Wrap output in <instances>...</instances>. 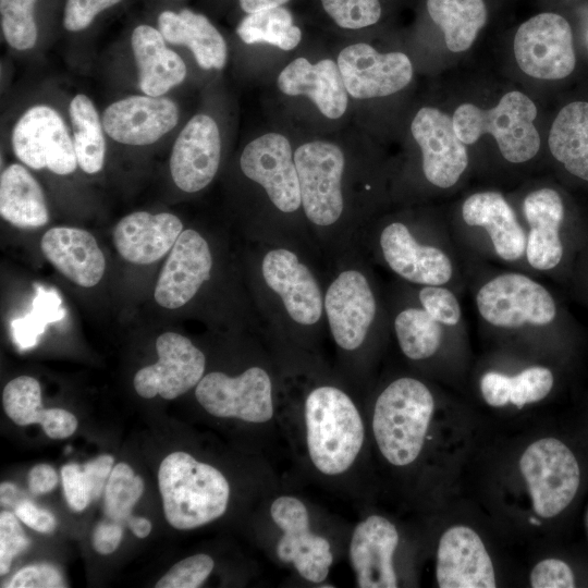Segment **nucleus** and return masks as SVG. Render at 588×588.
<instances>
[{
    "instance_id": "obj_11",
    "label": "nucleus",
    "mask_w": 588,
    "mask_h": 588,
    "mask_svg": "<svg viewBox=\"0 0 588 588\" xmlns=\"http://www.w3.org/2000/svg\"><path fill=\"white\" fill-rule=\"evenodd\" d=\"M270 515L283 531L275 548L279 560L292 563L304 579L322 583L333 554L329 541L310 531L306 505L295 497L281 495L272 502Z\"/></svg>"
},
{
    "instance_id": "obj_33",
    "label": "nucleus",
    "mask_w": 588,
    "mask_h": 588,
    "mask_svg": "<svg viewBox=\"0 0 588 588\" xmlns=\"http://www.w3.org/2000/svg\"><path fill=\"white\" fill-rule=\"evenodd\" d=\"M549 148L571 174L588 181L587 101H574L561 109L549 133Z\"/></svg>"
},
{
    "instance_id": "obj_29",
    "label": "nucleus",
    "mask_w": 588,
    "mask_h": 588,
    "mask_svg": "<svg viewBox=\"0 0 588 588\" xmlns=\"http://www.w3.org/2000/svg\"><path fill=\"white\" fill-rule=\"evenodd\" d=\"M462 217L470 226L485 228L499 257L513 261L526 249V236L505 198L497 192L470 195L463 204Z\"/></svg>"
},
{
    "instance_id": "obj_17",
    "label": "nucleus",
    "mask_w": 588,
    "mask_h": 588,
    "mask_svg": "<svg viewBox=\"0 0 588 588\" xmlns=\"http://www.w3.org/2000/svg\"><path fill=\"white\" fill-rule=\"evenodd\" d=\"M221 158V137L216 121L207 114L194 115L176 137L170 173L186 193L205 188L215 177Z\"/></svg>"
},
{
    "instance_id": "obj_53",
    "label": "nucleus",
    "mask_w": 588,
    "mask_h": 588,
    "mask_svg": "<svg viewBox=\"0 0 588 588\" xmlns=\"http://www.w3.org/2000/svg\"><path fill=\"white\" fill-rule=\"evenodd\" d=\"M57 483V471L48 464H37L28 473V488L35 495L50 492Z\"/></svg>"
},
{
    "instance_id": "obj_14",
    "label": "nucleus",
    "mask_w": 588,
    "mask_h": 588,
    "mask_svg": "<svg viewBox=\"0 0 588 588\" xmlns=\"http://www.w3.org/2000/svg\"><path fill=\"white\" fill-rule=\"evenodd\" d=\"M336 64L347 94L356 99L395 94L406 87L413 77V65L405 53H380L365 42L342 49Z\"/></svg>"
},
{
    "instance_id": "obj_13",
    "label": "nucleus",
    "mask_w": 588,
    "mask_h": 588,
    "mask_svg": "<svg viewBox=\"0 0 588 588\" xmlns=\"http://www.w3.org/2000/svg\"><path fill=\"white\" fill-rule=\"evenodd\" d=\"M243 173L260 184L272 204L293 212L302 204L297 170L289 139L267 133L249 142L240 158Z\"/></svg>"
},
{
    "instance_id": "obj_46",
    "label": "nucleus",
    "mask_w": 588,
    "mask_h": 588,
    "mask_svg": "<svg viewBox=\"0 0 588 588\" xmlns=\"http://www.w3.org/2000/svg\"><path fill=\"white\" fill-rule=\"evenodd\" d=\"M422 308L438 322L454 326L461 319V306L455 295L448 289L428 285L420 290Z\"/></svg>"
},
{
    "instance_id": "obj_40",
    "label": "nucleus",
    "mask_w": 588,
    "mask_h": 588,
    "mask_svg": "<svg viewBox=\"0 0 588 588\" xmlns=\"http://www.w3.org/2000/svg\"><path fill=\"white\" fill-rule=\"evenodd\" d=\"M63 316L64 310L61 308V299L57 293L38 287L32 311L12 322L14 341L21 348L34 346L45 327Z\"/></svg>"
},
{
    "instance_id": "obj_2",
    "label": "nucleus",
    "mask_w": 588,
    "mask_h": 588,
    "mask_svg": "<svg viewBox=\"0 0 588 588\" xmlns=\"http://www.w3.org/2000/svg\"><path fill=\"white\" fill-rule=\"evenodd\" d=\"M309 457L322 474L346 471L358 456L365 428L351 397L342 390L323 385L313 390L304 407Z\"/></svg>"
},
{
    "instance_id": "obj_36",
    "label": "nucleus",
    "mask_w": 588,
    "mask_h": 588,
    "mask_svg": "<svg viewBox=\"0 0 588 588\" xmlns=\"http://www.w3.org/2000/svg\"><path fill=\"white\" fill-rule=\"evenodd\" d=\"M236 34L247 45L265 42L281 50L294 49L302 39V30L283 7L248 13L240 22Z\"/></svg>"
},
{
    "instance_id": "obj_30",
    "label": "nucleus",
    "mask_w": 588,
    "mask_h": 588,
    "mask_svg": "<svg viewBox=\"0 0 588 588\" xmlns=\"http://www.w3.org/2000/svg\"><path fill=\"white\" fill-rule=\"evenodd\" d=\"M158 29L169 44L189 48L201 69L224 68L225 40L205 15L189 9L163 11L158 16Z\"/></svg>"
},
{
    "instance_id": "obj_48",
    "label": "nucleus",
    "mask_w": 588,
    "mask_h": 588,
    "mask_svg": "<svg viewBox=\"0 0 588 588\" xmlns=\"http://www.w3.org/2000/svg\"><path fill=\"white\" fill-rule=\"evenodd\" d=\"M122 0H66L63 11V26L69 32L87 28L102 11Z\"/></svg>"
},
{
    "instance_id": "obj_44",
    "label": "nucleus",
    "mask_w": 588,
    "mask_h": 588,
    "mask_svg": "<svg viewBox=\"0 0 588 588\" xmlns=\"http://www.w3.org/2000/svg\"><path fill=\"white\" fill-rule=\"evenodd\" d=\"M215 566L212 558L199 553L174 564L156 584V588H196L210 575Z\"/></svg>"
},
{
    "instance_id": "obj_25",
    "label": "nucleus",
    "mask_w": 588,
    "mask_h": 588,
    "mask_svg": "<svg viewBox=\"0 0 588 588\" xmlns=\"http://www.w3.org/2000/svg\"><path fill=\"white\" fill-rule=\"evenodd\" d=\"M182 231L181 220L172 213L136 211L118 222L113 242L126 261L149 265L171 250Z\"/></svg>"
},
{
    "instance_id": "obj_34",
    "label": "nucleus",
    "mask_w": 588,
    "mask_h": 588,
    "mask_svg": "<svg viewBox=\"0 0 588 588\" xmlns=\"http://www.w3.org/2000/svg\"><path fill=\"white\" fill-rule=\"evenodd\" d=\"M427 10L452 52L469 49L488 19L483 0H427Z\"/></svg>"
},
{
    "instance_id": "obj_8",
    "label": "nucleus",
    "mask_w": 588,
    "mask_h": 588,
    "mask_svg": "<svg viewBox=\"0 0 588 588\" xmlns=\"http://www.w3.org/2000/svg\"><path fill=\"white\" fill-rule=\"evenodd\" d=\"M476 304L481 317L495 327L525 323L544 326L553 321L556 308L551 294L520 273L498 275L480 287Z\"/></svg>"
},
{
    "instance_id": "obj_24",
    "label": "nucleus",
    "mask_w": 588,
    "mask_h": 588,
    "mask_svg": "<svg viewBox=\"0 0 588 588\" xmlns=\"http://www.w3.org/2000/svg\"><path fill=\"white\" fill-rule=\"evenodd\" d=\"M277 86L287 96H307L326 118L339 119L346 111L347 90L331 59L310 63L306 58H297L280 72Z\"/></svg>"
},
{
    "instance_id": "obj_5",
    "label": "nucleus",
    "mask_w": 588,
    "mask_h": 588,
    "mask_svg": "<svg viewBox=\"0 0 588 588\" xmlns=\"http://www.w3.org/2000/svg\"><path fill=\"white\" fill-rule=\"evenodd\" d=\"M519 467L532 500L543 518L560 514L574 499L580 469L573 452L555 438L535 441L523 453Z\"/></svg>"
},
{
    "instance_id": "obj_20",
    "label": "nucleus",
    "mask_w": 588,
    "mask_h": 588,
    "mask_svg": "<svg viewBox=\"0 0 588 588\" xmlns=\"http://www.w3.org/2000/svg\"><path fill=\"white\" fill-rule=\"evenodd\" d=\"M324 307L338 345L347 351L357 348L376 314L375 297L366 278L356 270L342 272L328 289Z\"/></svg>"
},
{
    "instance_id": "obj_52",
    "label": "nucleus",
    "mask_w": 588,
    "mask_h": 588,
    "mask_svg": "<svg viewBox=\"0 0 588 588\" xmlns=\"http://www.w3.org/2000/svg\"><path fill=\"white\" fill-rule=\"evenodd\" d=\"M122 537V524L107 518L98 523L94 528L91 536L93 547L98 553L108 555L119 548Z\"/></svg>"
},
{
    "instance_id": "obj_10",
    "label": "nucleus",
    "mask_w": 588,
    "mask_h": 588,
    "mask_svg": "<svg viewBox=\"0 0 588 588\" xmlns=\"http://www.w3.org/2000/svg\"><path fill=\"white\" fill-rule=\"evenodd\" d=\"M11 144L19 160L35 170L47 168L68 175L78 166L62 117L46 105L30 107L21 115L12 130Z\"/></svg>"
},
{
    "instance_id": "obj_26",
    "label": "nucleus",
    "mask_w": 588,
    "mask_h": 588,
    "mask_svg": "<svg viewBox=\"0 0 588 588\" xmlns=\"http://www.w3.org/2000/svg\"><path fill=\"white\" fill-rule=\"evenodd\" d=\"M40 247L48 261L79 286L96 285L105 273V256L96 238L85 230L51 228L42 235Z\"/></svg>"
},
{
    "instance_id": "obj_22",
    "label": "nucleus",
    "mask_w": 588,
    "mask_h": 588,
    "mask_svg": "<svg viewBox=\"0 0 588 588\" xmlns=\"http://www.w3.org/2000/svg\"><path fill=\"white\" fill-rule=\"evenodd\" d=\"M267 285L278 293L290 317L301 324H313L322 313V298L309 269L287 249L269 252L262 261Z\"/></svg>"
},
{
    "instance_id": "obj_42",
    "label": "nucleus",
    "mask_w": 588,
    "mask_h": 588,
    "mask_svg": "<svg viewBox=\"0 0 588 588\" xmlns=\"http://www.w3.org/2000/svg\"><path fill=\"white\" fill-rule=\"evenodd\" d=\"M326 13L342 28L359 29L381 16L379 0H320Z\"/></svg>"
},
{
    "instance_id": "obj_6",
    "label": "nucleus",
    "mask_w": 588,
    "mask_h": 588,
    "mask_svg": "<svg viewBox=\"0 0 588 588\" xmlns=\"http://www.w3.org/2000/svg\"><path fill=\"white\" fill-rule=\"evenodd\" d=\"M293 157L307 218L319 225L334 223L343 211V151L333 143L314 140L297 147Z\"/></svg>"
},
{
    "instance_id": "obj_50",
    "label": "nucleus",
    "mask_w": 588,
    "mask_h": 588,
    "mask_svg": "<svg viewBox=\"0 0 588 588\" xmlns=\"http://www.w3.org/2000/svg\"><path fill=\"white\" fill-rule=\"evenodd\" d=\"M14 514L29 528L41 534H50L57 526L54 516L30 501H22L14 507Z\"/></svg>"
},
{
    "instance_id": "obj_37",
    "label": "nucleus",
    "mask_w": 588,
    "mask_h": 588,
    "mask_svg": "<svg viewBox=\"0 0 588 588\" xmlns=\"http://www.w3.org/2000/svg\"><path fill=\"white\" fill-rule=\"evenodd\" d=\"M113 463V456L103 454L83 465L72 463L62 466L64 497L73 511H84L90 502L100 497Z\"/></svg>"
},
{
    "instance_id": "obj_31",
    "label": "nucleus",
    "mask_w": 588,
    "mask_h": 588,
    "mask_svg": "<svg viewBox=\"0 0 588 588\" xmlns=\"http://www.w3.org/2000/svg\"><path fill=\"white\" fill-rule=\"evenodd\" d=\"M7 416L19 426L39 424L51 439H65L77 428V418L63 408H44L39 382L29 376L14 378L3 389Z\"/></svg>"
},
{
    "instance_id": "obj_55",
    "label": "nucleus",
    "mask_w": 588,
    "mask_h": 588,
    "mask_svg": "<svg viewBox=\"0 0 588 588\" xmlns=\"http://www.w3.org/2000/svg\"><path fill=\"white\" fill-rule=\"evenodd\" d=\"M289 0H240V5L247 14L259 10L281 7Z\"/></svg>"
},
{
    "instance_id": "obj_56",
    "label": "nucleus",
    "mask_w": 588,
    "mask_h": 588,
    "mask_svg": "<svg viewBox=\"0 0 588 588\" xmlns=\"http://www.w3.org/2000/svg\"><path fill=\"white\" fill-rule=\"evenodd\" d=\"M16 490V487L9 482H2L1 483V503H7L8 498H11L14 495V492Z\"/></svg>"
},
{
    "instance_id": "obj_27",
    "label": "nucleus",
    "mask_w": 588,
    "mask_h": 588,
    "mask_svg": "<svg viewBox=\"0 0 588 588\" xmlns=\"http://www.w3.org/2000/svg\"><path fill=\"white\" fill-rule=\"evenodd\" d=\"M523 209L530 225L525 249L529 265L538 270L553 269L563 256L559 229L564 206L560 194L548 187L536 189L525 197Z\"/></svg>"
},
{
    "instance_id": "obj_12",
    "label": "nucleus",
    "mask_w": 588,
    "mask_h": 588,
    "mask_svg": "<svg viewBox=\"0 0 588 588\" xmlns=\"http://www.w3.org/2000/svg\"><path fill=\"white\" fill-rule=\"evenodd\" d=\"M156 348L158 362L143 367L134 376V389L142 397L160 395L173 400L197 385L204 377L205 355L186 336L164 332L158 336Z\"/></svg>"
},
{
    "instance_id": "obj_3",
    "label": "nucleus",
    "mask_w": 588,
    "mask_h": 588,
    "mask_svg": "<svg viewBox=\"0 0 588 588\" xmlns=\"http://www.w3.org/2000/svg\"><path fill=\"white\" fill-rule=\"evenodd\" d=\"M434 409L429 389L419 380L400 378L378 396L372 431L383 457L405 466L420 454Z\"/></svg>"
},
{
    "instance_id": "obj_15",
    "label": "nucleus",
    "mask_w": 588,
    "mask_h": 588,
    "mask_svg": "<svg viewBox=\"0 0 588 588\" xmlns=\"http://www.w3.org/2000/svg\"><path fill=\"white\" fill-rule=\"evenodd\" d=\"M411 131L421 149L426 179L438 187H452L468 164L465 144L452 118L437 108L424 107L414 117Z\"/></svg>"
},
{
    "instance_id": "obj_54",
    "label": "nucleus",
    "mask_w": 588,
    "mask_h": 588,
    "mask_svg": "<svg viewBox=\"0 0 588 588\" xmlns=\"http://www.w3.org/2000/svg\"><path fill=\"white\" fill-rule=\"evenodd\" d=\"M125 524L138 538H146L150 534L152 527L149 519L132 515L126 519Z\"/></svg>"
},
{
    "instance_id": "obj_51",
    "label": "nucleus",
    "mask_w": 588,
    "mask_h": 588,
    "mask_svg": "<svg viewBox=\"0 0 588 588\" xmlns=\"http://www.w3.org/2000/svg\"><path fill=\"white\" fill-rule=\"evenodd\" d=\"M480 391L487 404L502 407L510 403V377L495 371L487 372L480 380Z\"/></svg>"
},
{
    "instance_id": "obj_18",
    "label": "nucleus",
    "mask_w": 588,
    "mask_h": 588,
    "mask_svg": "<svg viewBox=\"0 0 588 588\" xmlns=\"http://www.w3.org/2000/svg\"><path fill=\"white\" fill-rule=\"evenodd\" d=\"M212 257L206 240L194 230L182 231L159 274L154 297L168 309L188 303L210 278Z\"/></svg>"
},
{
    "instance_id": "obj_23",
    "label": "nucleus",
    "mask_w": 588,
    "mask_h": 588,
    "mask_svg": "<svg viewBox=\"0 0 588 588\" xmlns=\"http://www.w3.org/2000/svg\"><path fill=\"white\" fill-rule=\"evenodd\" d=\"M380 245L390 268L411 282L441 285L452 277L449 257L437 247L420 245L403 223L385 226Z\"/></svg>"
},
{
    "instance_id": "obj_16",
    "label": "nucleus",
    "mask_w": 588,
    "mask_h": 588,
    "mask_svg": "<svg viewBox=\"0 0 588 588\" xmlns=\"http://www.w3.org/2000/svg\"><path fill=\"white\" fill-rule=\"evenodd\" d=\"M179 121V108L170 98L132 95L120 99L102 113L105 133L113 140L145 146L159 140Z\"/></svg>"
},
{
    "instance_id": "obj_1",
    "label": "nucleus",
    "mask_w": 588,
    "mask_h": 588,
    "mask_svg": "<svg viewBox=\"0 0 588 588\" xmlns=\"http://www.w3.org/2000/svg\"><path fill=\"white\" fill-rule=\"evenodd\" d=\"M158 485L168 523L179 530L209 524L222 516L230 499L226 478L216 467L182 451L160 463Z\"/></svg>"
},
{
    "instance_id": "obj_35",
    "label": "nucleus",
    "mask_w": 588,
    "mask_h": 588,
    "mask_svg": "<svg viewBox=\"0 0 588 588\" xmlns=\"http://www.w3.org/2000/svg\"><path fill=\"white\" fill-rule=\"evenodd\" d=\"M70 120L78 167L87 174L101 171L106 155L102 122L94 102L78 94L70 102Z\"/></svg>"
},
{
    "instance_id": "obj_9",
    "label": "nucleus",
    "mask_w": 588,
    "mask_h": 588,
    "mask_svg": "<svg viewBox=\"0 0 588 588\" xmlns=\"http://www.w3.org/2000/svg\"><path fill=\"white\" fill-rule=\"evenodd\" d=\"M195 396L206 412L219 418L261 424L273 416L271 380L259 367L248 368L237 377L207 373L197 383Z\"/></svg>"
},
{
    "instance_id": "obj_7",
    "label": "nucleus",
    "mask_w": 588,
    "mask_h": 588,
    "mask_svg": "<svg viewBox=\"0 0 588 588\" xmlns=\"http://www.w3.org/2000/svg\"><path fill=\"white\" fill-rule=\"evenodd\" d=\"M513 48L519 69L535 78L561 79L576 65L572 28L556 13H539L524 22Z\"/></svg>"
},
{
    "instance_id": "obj_45",
    "label": "nucleus",
    "mask_w": 588,
    "mask_h": 588,
    "mask_svg": "<svg viewBox=\"0 0 588 588\" xmlns=\"http://www.w3.org/2000/svg\"><path fill=\"white\" fill-rule=\"evenodd\" d=\"M30 544L15 514L4 511L0 514V575H5L14 558Z\"/></svg>"
},
{
    "instance_id": "obj_47",
    "label": "nucleus",
    "mask_w": 588,
    "mask_h": 588,
    "mask_svg": "<svg viewBox=\"0 0 588 588\" xmlns=\"http://www.w3.org/2000/svg\"><path fill=\"white\" fill-rule=\"evenodd\" d=\"M65 586L62 574L54 565L40 563L19 569L4 587L62 588Z\"/></svg>"
},
{
    "instance_id": "obj_4",
    "label": "nucleus",
    "mask_w": 588,
    "mask_h": 588,
    "mask_svg": "<svg viewBox=\"0 0 588 588\" xmlns=\"http://www.w3.org/2000/svg\"><path fill=\"white\" fill-rule=\"evenodd\" d=\"M536 117L534 101L522 91L512 90L491 109L461 105L452 121L465 145L474 144L483 134H491L507 161L522 163L532 159L540 148L539 133L534 124Z\"/></svg>"
},
{
    "instance_id": "obj_41",
    "label": "nucleus",
    "mask_w": 588,
    "mask_h": 588,
    "mask_svg": "<svg viewBox=\"0 0 588 588\" xmlns=\"http://www.w3.org/2000/svg\"><path fill=\"white\" fill-rule=\"evenodd\" d=\"M37 0H0L1 29L7 42L16 50H28L37 41L33 9Z\"/></svg>"
},
{
    "instance_id": "obj_43",
    "label": "nucleus",
    "mask_w": 588,
    "mask_h": 588,
    "mask_svg": "<svg viewBox=\"0 0 588 588\" xmlns=\"http://www.w3.org/2000/svg\"><path fill=\"white\" fill-rule=\"evenodd\" d=\"M553 375L541 366L529 367L510 377V403L522 408L544 399L553 387Z\"/></svg>"
},
{
    "instance_id": "obj_21",
    "label": "nucleus",
    "mask_w": 588,
    "mask_h": 588,
    "mask_svg": "<svg viewBox=\"0 0 588 588\" xmlns=\"http://www.w3.org/2000/svg\"><path fill=\"white\" fill-rule=\"evenodd\" d=\"M399 544L396 527L380 515L356 525L350 543V560L360 588H395L393 554Z\"/></svg>"
},
{
    "instance_id": "obj_38",
    "label": "nucleus",
    "mask_w": 588,
    "mask_h": 588,
    "mask_svg": "<svg viewBox=\"0 0 588 588\" xmlns=\"http://www.w3.org/2000/svg\"><path fill=\"white\" fill-rule=\"evenodd\" d=\"M395 333L404 355L419 360L432 356L442 340L440 322L425 309L407 308L394 321Z\"/></svg>"
},
{
    "instance_id": "obj_39",
    "label": "nucleus",
    "mask_w": 588,
    "mask_h": 588,
    "mask_svg": "<svg viewBox=\"0 0 588 588\" xmlns=\"http://www.w3.org/2000/svg\"><path fill=\"white\" fill-rule=\"evenodd\" d=\"M144 492V481L126 463L113 466L105 487L103 511L107 518L125 524Z\"/></svg>"
},
{
    "instance_id": "obj_32",
    "label": "nucleus",
    "mask_w": 588,
    "mask_h": 588,
    "mask_svg": "<svg viewBox=\"0 0 588 588\" xmlns=\"http://www.w3.org/2000/svg\"><path fill=\"white\" fill-rule=\"evenodd\" d=\"M0 215L19 228H39L49 221L42 188L22 164L12 163L1 172Z\"/></svg>"
},
{
    "instance_id": "obj_28",
    "label": "nucleus",
    "mask_w": 588,
    "mask_h": 588,
    "mask_svg": "<svg viewBox=\"0 0 588 588\" xmlns=\"http://www.w3.org/2000/svg\"><path fill=\"white\" fill-rule=\"evenodd\" d=\"M131 46L138 71V87L145 95L163 96L184 81L186 65L167 47L158 28L138 25L132 33Z\"/></svg>"
},
{
    "instance_id": "obj_49",
    "label": "nucleus",
    "mask_w": 588,
    "mask_h": 588,
    "mask_svg": "<svg viewBox=\"0 0 588 588\" xmlns=\"http://www.w3.org/2000/svg\"><path fill=\"white\" fill-rule=\"evenodd\" d=\"M530 586L532 588H573L574 574L565 562L559 559H546L532 568Z\"/></svg>"
},
{
    "instance_id": "obj_19",
    "label": "nucleus",
    "mask_w": 588,
    "mask_h": 588,
    "mask_svg": "<svg viewBox=\"0 0 588 588\" xmlns=\"http://www.w3.org/2000/svg\"><path fill=\"white\" fill-rule=\"evenodd\" d=\"M436 577L441 588H494L492 561L478 534L466 526L446 529L439 541Z\"/></svg>"
}]
</instances>
